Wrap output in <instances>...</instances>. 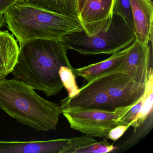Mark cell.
<instances>
[{
	"mask_svg": "<svg viewBox=\"0 0 153 153\" xmlns=\"http://www.w3.org/2000/svg\"><path fill=\"white\" fill-rule=\"evenodd\" d=\"M17 62L11 74L35 90L47 97L55 95L63 87L60 68L72 67L68 59L66 46L61 41L37 39L19 44Z\"/></svg>",
	"mask_w": 153,
	"mask_h": 153,
	"instance_id": "6da1fadb",
	"label": "cell"
},
{
	"mask_svg": "<svg viewBox=\"0 0 153 153\" xmlns=\"http://www.w3.org/2000/svg\"><path fill=\"white\" fill-rule=\"evenodd\" d=\"M6 24L20 44L37 39L60 41L83 28L78 18L52 12L19 0L4 13Z\"/></svg>",
	"mask_w": 153,
	"mask_h": 153,
	"instance_id": "7a4b0ae2",
	"label": "cell"
},
{
	"mask_svg": "<svg viewBox=\"0 0 153 153\" xmlns=\"http://www.w3.org/2000/svg\"><path fill=\"white\" fill-rule=\"evenodd\" d=\"M17 79L0 80V108L13 119L38 131L57 128L59 105L42 97Z\"/></svg>",
	"mask_w": 153,
	"mask_h": 153,
	"instance_id": "3957f363",
	"label": "cell"
},
{
	"mask_svg": "<svg viewBox=\"0 0 153 153\" xmlns=\"http://www.w3.org/2000/svg\"><path fill=\"white\" fill-rule=\"evenodd\" d=\"M135 40L134 31L121 17L114 15L108 30L95 35L84 31L63 36L60 41L69 50L84 55L112 54L129 46Z\"/></svg>",
	"mask_w": 153,
	"mask_h": 153,
	"instance_id": "277c9868",
	"label": "cell"
},
{
	"mask_svg": "<svg viewBox=\"0 0 153 153\" xmlns=\"http://www.w3.org/2000/svg\"><path fill=\"white\" fill-rule=\"evenodd\" d=\"M134 104L118 107L112 111L79 107H65L61 110L71 128L88 137L107 138L111 130L118 125V118Z\"/></svg>",
	"mask_w": 153,
	"mask_h": 153,
	"instance_id": "5b68a950",
	"label": "cell"
},
{
	"mask_svg": "<svg viewBox=\"0 0 153 153\" xmlns=\"http://www.w3.org/2000/svg\"><path fill=\"white\" fill-rule=\"evenodd\" d=\"M99 76L115 109L134 104L144 93L145 85L134 81L124 73L111 71Z\"/></svg>",
	"mask_w": 153,
	"mask_h": 153,
	"instance_id": "8992f818",
	"label": "cell"
},
{
	"mask_svg": "<svg viewBox=\"0 0 153 153\" xmlns=\"http://www.w3.org/2000/svg\"><path fill=\"white\" fill-rule=\"evenodd\" d=\"M114 0H86L78 15L84 32L92 36L108 30L113 17Z\"/></svg>",
	"mask_w": 153,
	"mask_h": 153,
	"instance_id": "52a82bcc",
	"label": "cell"
},
{
	"mask_svg": "<svg viewBox=\"0 0 153 153\" xmlns=\"http://www.w3.org/2000/svg\"><path fill=\"white\" fill-rule=\"evenodd\" d=\"M60 107H79L111 111L115 110L100 76L88 82L80 88L76 95L62 100Z\"/></svg>",
	"mask_w": 153,
	"mask_h": 153,
	"instance_id": "ba28073f",
	"label": "cell"
},
{
	"mask_svg": "<svg viewBox=\"0 0 153 153\" xmlns=\"http://www.w3.org/2000/svg\"><path fill=\"white\" fill-rule=\"evenodd\" d=\"M152 46V43L150 45L135 40L121 65L112 71L126 74L134 81L145 85L149 68Z\"/></svg>",
	"mask_w": 153,
	"mask_h": 153,
	"instance_id": "9c48e42d",
	"label": "cell"
},
{
	"mask_svg": "<svg viewBox=\"0 0 153 153\" xmlns=\"http://www.w3.org/2000/svg\"><path fill=\"white\" fill-rule=\"evenodd\" d=\"M135 40L143 44L153 42V2L151 0H130Z\"/></svg>",
	"mask_w": 153,
	"mask_h": 153,
	"instance_id": "30bf717a",
	"label": "cell"
},
{
	"mask_svg": "<svg viewBox=\"0 0 153 153\" xmlns=\"http://www.w3.org/2000/svg\"><path fill=\"white\" fill-rule=\"evenodd\" d=\"M68 139L42 141L0 140V153H63Z\"/></svg>",
	"mask_w": 153,
	"mask_h": 153,
	"instance_id": "8fae6325",
	"label": "cell"
},
{
	"mask_svg": "<svg viewBox=\"0 0 153 153\" xmlns=\"http://www.w3.org/2000/svg\"><path fill=\"white\" fill-rule=\"evenodd\" d=\"M19 47L8 31L0 30V80L6 78L17 62Z\"/></svg>",
	"mask_w": 153,
	"mask_h": 153,
	"instance_id": "7c38bea8",
	"label": "cell"
},
{
	"mask_svg": "<svg viewBox=\"0 0 153 153\" xmlns=\"http://www.w3.org/2000/svg\"><path fill=\"white\" fill-rule=\"evenodd\" d=\"M130 46L113 53L111 57L102 61L75 69L74 74L89 82L97 77L113 71L121 64L129 50Z\"/></svg>",
	"mask_w": 153,
	"mask_h": 153,
	"instance_id": "4fadbf2b",
	"label": "cell"
},
{
	"mask_svg": "<svg viewBox=\"0 0 153 153\" xmlns=\"http://www.w3.org/2000/svg\"><path fill=\"white\" fill-rule=\"evenodd\" d=\"M46 10L78 18V0H22Z\"/></svg>",
	"mask_w": 153,
	"mask_h": 153,
	"instance_id": "5bb4252c",
	"label": "cell"
},
{
	"mask_svg": "<svg viewBox=\"0 0 153 153\" xmlns=\"http://www.w3.org/2000/svg\"><path fill=\"white\" fill-rule=\"evenodd\" d=\"M142 103L140 112L138 115L133 128L134 131L141 126L146 120L153 109V73L151 68H149L147 78L145 84L144 93L141 97Z\"/></svg>",
	"mask_w": 153,
	"mask_h": 153,
	"instance_id": "9a60e30c",
	"label": "cell"
},
{
	"mask_svg": "<svg viewBox=\"0 0 153 153\" xmlns=\"http://www.w3.org/2000/svg\"><path fill=\"white\" fill-rule=\"evenodd\" d=\"M59 73L63 87L68 94V97L71 98L78 94L79 88L77 85L76 75L73 71L68 67L62 66L60 68Z\"/></svg>",
	"mask_w": 153,
	"mask_h": 153,
	"instance_id": "2e32d148",
	"label": "cell"
},
{
	"mask_svg": "<svg viewBox=\"0 0 153 153\" xmlns=\"http://www.w3.org/2000/svg\"><path fill=\"white\" fill-rule=\"evenodd\" d=\"M113 14L121 17L128 26L134 30V24L130 0H114Z\"/></svg>",
	"mask_w": 153,
	"mask_h": 153,
	"instance_id": "e0dca14e",
	"label": "cell"
},
{
	"mask_svg": "<svg viewBox=\"0 0 153 153\" xmlns=\"http://www.w3.org/2000/svg\"><path fill=\"white\" fill-rule=\"evenodd\" d=\"M96 142L97 141L92 137L86 136L68 139V144L64 149L63 153H76L78 149Z\"/></svg>",
	"mask_w": 153,
	"mask_h": 153,
	"instance_id": "ac0fdd59",
	"label": "cell"
},
{
	"mask_svg": "<svg viewBox=\"0 0 153 153\" xmlns=\"http://www.w3.org/2000/svg\"><path fill=\"white\" fill-rule=\"evenodd\" d=\"M142 99L141 97L133 105V106L122 116L118 118V125H126L129 127L135 124L139 114L140 112L141 107Z\"/></svg>",
	"mask_w": 153,
	"mask_h": 153,
	"instance_id": "d6986e66",
	"label": "cell"
},
{
	"mask_svg": "<svg viewBox=\"0 0 153 153\" xmlns=\"http://www.w3.org/2000/svg\"><path fill=\"white\" fill-rule=\"evenodd\" d=\"M116 149L112 145L105 141L96 142L85 147L78 149L76 153H106Z\"/></svg>",
	"mask_w": 153,
	"mask_h": 153,
	"instance_id": "ffe728a7",
	"label": "cell"
},
{
	"mask_svg": "<svg viewBox=\"0 0 153 153\" xmlns=\"http://www.w3.org/2000/svg\"><path fill=\"white\" fill-rule=\"evenodd\" d=\"M129 126L126 125H119L111 130L107 138L115 141L123 135L128 128Z\"/></svg>",
	"mask_w": 153,
	"mask_h": 153,
	"instance_id": "44dd1931",
	"label": "cell"
},
{
	"mask_svg": "<svg viewBox=\"0 0 153 153\" xmlns=\"http://www.w3.org/2000/svg\"><path fill=\"white\" fill-rule=\"evenodd\" d=\"M19 0H0V13L5 12Z\"/></svg>",
	"mask_w": 153,
	"mask_h": 153,
	"instance_id": "7402d4cb",
	"label": "cell"
},
{
	"mask_svg": "<svg viewBox=\"0 0 153 153\" xmlns=\"http://www.w3.org/2000/svg\"><path fill=\"white\" fill-rule=\"evenodd\" d=\"M6 24V19L4 13H0V30Z\"/></svg>",
	"mask_w": 153,
	"mask_h": 153,
	"instance_id": "603a6c76",
	"label": "cell"
},
{
	"mask_svg": "<svg viewBox=\"0 0 153 153\" xmlns=\"http://www.w3.org/2000/svg\"><path fill=\"white\" fill-rule=\"evenodd\" d=\"M85 1L86 0H78L77 9L78 14L82 9V8H83Z\"/></svg>",
	"mask_w": 153,
	"mask_h": 153,
	"instance_id": "cb8c5ba5",
	"label": "cell"
},
{
	"mask_svg": "<svg viewBox=\"0 0 153 153\" xmlns=\"http://www.w3.org/2000/svg\"><path fill=\"white\" fill-rule=\"evenodd\" d=\"M20 1H22V0H20Z\"/></svg>",
	"mask_w": 153,
	"mask_h": 153,
	"instance_id": "d4e9b609",
	"label": "cell"
}]
</instances>
